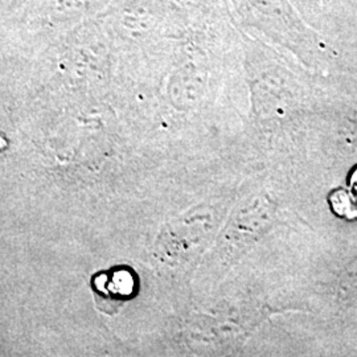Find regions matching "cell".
I'll list each match as a JSON object with an SVG mask.
<instances>
[{"instance_id":"2","label":"cell","mask_w":357,"mask_h":357,"mask_svg":"<svg viewBox=\"0 0 357 357\" xmlns=\"http://www.w3.org/2000/svg\"><path fill=\"white\" fill-rule=\"evenodd\" d=\"M351 185H352V188H354V191L357 193V169L356 172L354 174V176L351 178Z\"/></svg>"},{"instance_id":"1","label":"cell","mask_w":357,"mask_h":357,"mask_svg":"<svg viewBox=\"0 0 357 357\" xmlns=\"http://www.w3.org/2000/svg\"><path fill=\"white\" fill-rule=\"evenodd\" d=\"M331 204L333 211L339 216L354 218L357 216V199L347 191H337L331 197Z\"/></svg>"}]
</instances>
